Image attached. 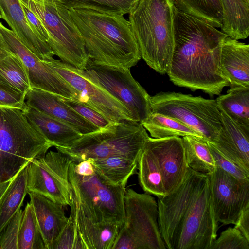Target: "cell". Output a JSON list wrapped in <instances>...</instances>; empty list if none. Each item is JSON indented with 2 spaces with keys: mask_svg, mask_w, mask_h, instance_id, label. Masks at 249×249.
<instances>
[{
  "mask_svg": "<svg viewBox=\"0 0 249 249\" xmlns=\"http://www.w3.org/2000/svg\"><path fill=\"white\" fill-rule=\"evenodd\" d=\"M160 231L166 249H209L217 237L215 216L207 175L190 168L181 184L158 197Z\"/></svg>",
  "mask_w": 249,
  "mask_h": 249,
  "instance_id": "cell-1",
  "label": "cell"
},
{
  "mask_svg": "<svg viewBox=\"0 0 249 249\" xmlns=\"http://www.w3.org/2000/svg\"><path fill=\"white\" fill-rule=\"evenodd\" d=\"M174 46L167 73L175 85L201 90L211 97L229 86L220 67L222 43L228 36L191 15L174 9Z\"/></svg>",
  "mask_w": 249,
  "mask_h": 249,
  "instance_id": "cell-2",
  "label": "cell"
},
{
  "mask_svg": "<svg viewBox=\"0 0 249 249\" xmlns=\"http://www.w3.org/2000/svg\"><path fill=\"white\" fill-rule=\"evenodd\" d=\"M70 15L83 38L90 61L130 68L141 58L128 20L123 15L71 8Z\"/></svg>",
  "mask_w": 249,
  "mask_h": 249,
  "instance_id": "cell-3",
  "label": "cell"
},
{
  "mask_svg": "<svg viewBox=\"0 0 249 249\" xmlns=\"http://www.w3.org/2000/svg\"><path fill=\"white\" fill-rule=\"evenodd\" d=\"M174 9L171 0H138L128 14L141 58L162 75L169 70L174 50Z\"/></svg>",
  "mask_w": 249,
  "mask_h": 249,
  "instance_id": "cell-4",
  "label": "cell"
},
{
  "mask_svg": "<svg viewBox=\"0 0 249 249\" xmlns=\"http://www.w3.org/2000/svg\"><path fill=\"white\" fill-rule=\"evenodd\" d=\"M53 146L23 110L0 107V181L11 179Z\"/></svg>",
  "mask_w": 249,
  "mask_h": 249,
  "instance_id": "cell-5",
  "label": "cell"
},
{
  "mask_svg": "<svg viewBox=\"0 0 249 249\" xmlns=\"http://www.w3.org/2000/svg\"><path fill=\"white\" fill-rule=\"evenodd\" d=\"M69 179L73 196L85 216L95 222L122 226L126 186L109 183L89 159L70 165Z\"/></svg>",
  "mask_w": 249,
  "mask_h": 249,
  "instance_id": "cell-6",
  "label": "cell"
},
{
  "mask_svg": "<svg viewBox=\"0 0 249 249\" xmlns=\"http://www.w3.org/2000/svg\"><path fill=\"white\" fill-rule=\"evenodd\" d=\"M149 137L140 122L124 121L82 135L68 148H55L73 162L116 156L139 160Z\"/></svg>",
  "mask_w": 249,
  "mask_h": 249,
  "instance_id": "cell-7",
  "label": "cell"
},
{
  "mask_svg": "<svg viewBox=\"0 0 249 249\" xmlns=\"http://www.w3.org/2000/svg\"><path fill=\"white\" fill-rule=\"evenodd\" d=\"M46 30L47 43L61 61L84 70L89 60L81 34L69 9L59 0H18Z\"/></svg>",
  "mask_w": 249,
  "mask_h": 249,
  "instance_id": "cell-8",
  "label": "cell"
},
{
  "mask_svg": "<svg viewBox=\"0 0 249 249\" xmlns=\"http://www.w3.org/2000/svg\"><path fill=\"white\" fill-rule=\"evenodd\" d=\"M124 217L112 249H166L158 222V203L148 193L125 190Z\"/></svg>",
  "mask_w": 249,
  "mask_h": 249,
  "instance_id": "cell-9",
  "label": "cell"
},
{
  "mask_svg": "<svg viewBox=\"0 0 249 249\" xmlns=\"http://www.w3.org/2000/svg\"><path fill=\"white\" fill-rule=\"evenodd\" d=\"M152 113L175 119L213 142L222 128V117L216 100L175 92H160L151 96Z\"/></svg>",
  "mask_w": 249,
  "mask_h": 249,
  "instance_id": "cell-10",
  "label": "cell"
},
{
  "mask_svg": "<svg viewBox=\"0 0 249 249\" xmlns=\"http://www.w3.org/2000/svg\"><path fill=\"white\" fill-rule=\"evenodd\" d=\"M42 61L74 89L77 94L76 101L93 109L110 122H139L125 105L92 82L83 70L54 58Z\"/></svg>",
  "mask_w": 249,
  "mask_h": 249,
  "instance_id": "cell-11",
  "label": "cell"
},
{
  "mask_svg": "<svg viewBox=\"0 0 249 249\" xmlns=\"http://www.w3.org/2000/svg\"><path fill=\"white\" fill-rule=\"evenodd\" d=\"M83 71L92 82L125 105L139 122L151 113V96L133 77L129 68L89 60Z\"/></svg>",
  "mask_w": 249,
  "mask_h": 249,
  "instance_id": "cell-12",
  "label": "cell"
},
{
  "mask_svg": "<svg viewBox=\"0 0 249 249\" xmlns=\"http://www.w3.org/2000/svg\"><path fill=\"white\" fill-rule=\"evenodd\" d=\"M71 160L66 155L50 150L28 165V192L42 195L64 207L70 206L73 194L69 179Z\"/></svg>",
  "mask_w": 249,
  "mask_h": 249,
  "instance_id": "cell-13",
  "label": "cell"
},
{
  "mask_svg": "<svg viewBox=\"0 0 249 249\" xmlns=\"http://www.w3.org/2000/svg\"><path fill=\"white\" fill-rule=\"evenodd\" d=\"M0 46L16 54L24 65L31 88L47 91L77 100L76 91L53 69L45 64L0 21Z\"/></svg>",
  "mask_w": 249,
  "mask_h": 249,
  "instance_id": "cell-14",
  "label": "cell"
},
{
  "mask_svg": "<svg viewBox=\"0 0 249 249\" xmlns=\"http://www.w3.org/2000/svg\"><path fill=\"white\" fill-rule=\"evenodd\" d=\"M207 175L217 219L224 225H234L249 205V182L238 179L218 166Z\"/></svg>",
  "mask_w": 249,
  "mask_h": 249,
  "instance_id": "cell-15",
  "label": "cell"
},
{
  "mask_svg": "<svg viewBox=\"0 0 249 249\" xmlns=\"http://www.w3.org/2000/svg\"><path fill=\"white\" fill-rule=\"evenodd\" d=\"M145 146L156 160L162 175L166 194L173 192L183 182L190 169L182 138L149 137Z\"/></svg>",
  "mask_w": 249,
  "mask_h": 249,
  "instance_id": "cell-16",
  "label": "cell"
},
{
  "mask_svg": "<svg viewBox=\"0 0 249 249\" xmlns=\"http://www.w3.org/2000/svg\"><path fill=\"white\" fill-rule=\"evenodd\" d=\"M220 112L222 128L216 139L211 142L226 158L249 173V126Z\"/></svg>",
  "mask_w": 249,
  "mask_h": 249,
  "instance_id": "cell-17",
  "label": "cell"
},
{
  "mask_svg": "<svg viewBox=\"0 0 249 249\" xmlns=\"http://www.w3.org/2000/svg\"><path fill=\"white\" fill-rule=\"evenodd\" d=\"M25 101L28 107L68 123L82 135L99 129L62 101L59 95L52 92L30 88L25 94Z\"/></svg>",
  "mask_w": 249,
  "mask_h": 249,
  "instance_id": "cell-18",
  "label": "cell"
},
{
  "mask_svg": "<svg viewBox=\"0 0 249 249\" xmlns=\"http://www.w3.org/2000/svg\"><path fill=\"white\" fill-rule=\"evenodd\" d=\"M1 18L5 21L21 42L42 61L55 55L48 44L32 30L18 0H0Z\"/></svg>",
  "mask_w": 249,
  "mask_h": 249,
  "instance_id": "cell-19",
  "label": "cell"
},
{
  "mask_svg": "<svg viewBox=\"0 0 249 249\" xmlns=\"http://www.w3.org/2000/svg\"><path fill=\"white\" fill-rule=\"evenodd\" d=\"M220 67L230 88L249 87V45L227 37L222 45Z\"/></svg>",
  "mask_w": 249,
  "mask_h": 249,
  "instance_id": "cell-20",
  "label": "cell"
},
{
  "mask_svg": "<svg viewBox=\"0 0 249 249\" xmlns=\"http://www.w3.org/2000/svg\"><path fill=\"white\" fill-rule=\"evenodd\" d=\"M28 194L46 249H53L68 221L64 206L40 194L34 192Z\"/></svg>",
  "mask_w": 249,
  "mask_h": 249,
  "instance_id": "cell-21",
  "label": "cell"
},
{
  "mask_svg": "<svg viewBox=\"0 0 249 249\" xmlns=\"http://www.w3.org/2000/svg\"><path fill=\"white\" fill-rule=\"evenodd\" d=\"M27 119L55 147L68 148L82 134L74 127L39 110L28 107Z\"/></svg>",
  "mask_w": 249,
  "mask_h": 249,
  "instance_id": "cell-22",
  "label": "cell"
},
{
  "mask_svg": "<svg viewBox=\"0 0 249 249\" xmlns=\"http://www.w3.org/2000/svg\"><path fill=\"white\" fill-rule=\"evenodd\" d=\"M76 216L79 233L85 249H112L121 225L92 221L84 214L76 200Z\"/></svg>",
  "mask_w": 249,
  "mask_h": 249,
  "instance_id": "cell-23",
  "label": "cell"
},
{
  "mask_svg": "<svg viewBox=\"0 0 249 249\" xmlns=\"http://www.w3.org/2000/svg\"><path fill=\"white\" fill-rule=\"evenodd\" d=\"M220 1L222 9L221 30L231 38H247L249 35V0Z\"/></svg>",
  "mask_w": 249,
  "mask_h": 249,
  "instance_id": "cell-24",
  "label": "cell"
},
{
  "mask_svg": "<svg viewBox=\"0 0 249 249\" xmlns=\"http://www.w3.org/2000/svg\"><path fill=\"white\" fill-rule=\"evenodd\" d=\"M89 160L107 181L116 186H126L129 178L136 173L139 161V160L124 156Z\"/></svg>",
  "mask_w": 249,
  "mask_h": 249,
  "instance_id": "cell-25",
  "label": "cell"
},
{
  "mask_svg": "<svg viewBox=\"0 0 249 249\" xmlns=\"http://www.w3.org/2000/svg\"><path fill=\"white\" fill-rule=\"evenodd\" d=\"M216 100L220 110L237 123L249 126V87L230 88Z\"/></svg>",
  "mask_w": 249,
  "mask_h": 249,
  "instance_id": "cell-26",
  "label": "cell"
},
{
  "mask_svg": "<svg viewBox=\"0 0 249 249\" xmlns=\"http://www.w3.org/2000/svg\"><path fill=\"white\" fill-rule=\"evenodd\" d=\"M17 174L0 205V234L18 209L28 193V165Z\"/></svg>",
  "mask_w": 249,
  "mask_h": 249,
  "instance_id": "cell-27",
  "label": "cell"
},
{
  "mask_svg": "<svg viewBox=\"0 0 249 249\" xmlns=\"http://www.w3.org/2000/svg\"><path fill=\"white\" fill-rule=\"evenodd\" d=\"M152 138L192 136L204 140L193 129L172 117L152 113L140 122Z\"/></svg>",
  "mask_w": 249,
  "mask_h": 249,
  "instance_id": "cell-28",
  "label": "cell"
},
{
  "mask_svg": "<svg viewBox=\"0 0 249 249\" xmlns=\"http://www.w3.org/2000/svg\"><path fill=\"white\" fill-rule=\"evenodd\" d=\"M138 169L139 182L145 193L157 197L166 195L160 170L154 156L145 144L139 158Z\"/></svg>",
  "mask_w": 249,
  "mask_h": 249,
  "instance_id": "cell-29",
  "label": "cell"
},
{
  "mask_svg": "<svg viewBox=\"0 0 249 249\" xmlns=\"http://www.w3.org/2000/svg\"><path fill=\"white\" fill-rule=\"evenodd\" d=\"M0 81L25 94L31 88L26 69L21 59L5 50L0 54Z\"/></svg>",
  "mask_w": 249,
  "mask_h": 249,
  "instance_id": "cell-30",
  "label": "cell"
},
{
  "mask_svg": "<svg viewBox=\"0 0 249 249\" xmlns=\"http://www.w3.org/2000/svg\"><path fill=\"white\" fill-rule=\"evenodd\" d=\"M179 11L194 16L217 28L222 25L220 0H171Z\"/></svg>",
  "mask_w": 249,
  "mask_h": 249,
  "instance_id": "cell-31",
  "label": "cell"
},
{
  "mask_svg": "<svg viewBox=\"0 0 249 249\" xmlns=\"http://www.w3.org/2000/svg\"><path fill=\"white\" fill-rule=\"evenodd\" d=\"M182 138L189 167L206 175L214 171L217 165L206 141L190 136Z\"/></svg>",
  "mask_w": 249,
  "mask_h": 249,
  "instance_id": "cell-32",
  "label": "cell"
},
{
  "mask_svg": "<svg viewBox=\"0 0 249 249\" xmlns=\"http://www.w3.org/2000/svg\"><path fill=\"white\" fill-rule=\"evenodd\" d=\"M18 249H46L31 204L28 202L23 211Z\"/></svg>",
  "mask_w": 249,
  "mask_h": 249,
  "instance_id": "cell-33",
  "label": "cell"
},
{
  "mask_svg": "<svg viewBox=\"0 0 249 249\" xmlns=\"http://www.w3.org/2000/svg\"><path fill=\"white\" fill-rule=\"evenodd\" d=\"M69 9H86L109 14H129L138 0H59Z\"/></svg>",
  "mask_w": 249,
  "mask_h": 249,
  "instance_id": "cell-34",
  "label": "cell"
},
{
  "mask_svg": "<svg viewBox=\"0 0 249 249\" xmlns=\"http://www.w3.org/2000/svg\"><path fill=\"white\" fill-rule=\"evenodd\" d=\"M68 221L56 239L53 249H85L80 237L76 221V200L73 196Z\"/></svg>",
  "mask_w": 249,
  "mask_h": 249,
  "instance_id": "cell-35",
  "label": "cell"
},
{
  "mask_svg": "<svg viewBox=\"0 0 249 249\" xmlns=\"http://www.w3.org/2000/svg\"><path fill=\"white\" fill-rule=\"evenodd\" d=\"M209 249H249V241L236 228L229 227L214 240Z\"/></svg>",
  "mask_w": 249,
  "mask_h": 249,
  "instance_id": "cell-36",
  "label": "cell"
},
{
  "mask_svg": "<svg viewBox=\"0 0 249 249\" xmlns=\"http://www.w3.org/2000/svg\"><path fill=\"white\" fill-rule=\"evenodd\" d=\"M23 211L16 213L0 234V249H18V239Z\"/></svg>",
  "mask_w": 249,
  "mask_h": 249,
  "instance_id": "cell-37",
  "label": "cell"
},
{
  "mask_svg": "<svg viewBox=\"0 0 249 249\" xmlns=\"http://www.w3.org/2000/svg\"><path fill=\"white\" fill-rule=\"evenodd\" d=\"M25 93L21 92L0 81V107H13L24 111L28 108Z\"/></svg>",
  "mask_w": 249,
  "mask_h": 249,
  "instance_id": "cell-38",
  "label": "cell"
},
{
  "mask_svg": "<svg viewBox=\"0 0 249 249\" xmlns=\"http://www.w3.org/2000/svg\"><path fill=\"white\" fill-rule=\"evenodd\" d=\"M206 142L217 166L238 179L249 182V173L223 156L211 142Z\"/></svg>",
  "mask_w": 249,
  "mask_h": 249,
  "instance_id": "cell-39",
  "label": "cell"
},
{
  "mask_svg": "<svg viewBox=\"0 0 249 249\" xmlns=\"http://www.w3.org/2000/svg\"><path fill=\"white\" fill-rule=\"evenodd\" d=\"M59 97L62 101L99 128H104L113 123L93 109L82 103L71 99L64 98L60 96Z\"/></svg>",
  "mask_w": 249,
  "mask_h": 249,
  "instance_id": "cell-40",
  "label": "cell"
},
{
  "mask_svg": "<svg viewBox=\"0 0 249 249\" xmlns=\"http://www.w3.org/2000/svg\"><path fill=\"white\" fill-rule=\"evenodd\" d=\"M20 4L22 7L26 20L33 32L41 39L47 43L49 36L43 24L30 9L23 4L21 3Z\"/></svg>",
  "mask_w": 249,
  "mask_h": 249,
  "instance_id": "cell-41",
  "label": "cell"
},
{
  "mask_svg": "<svg viewBox=\"0 0 249 249\" xmlns=\"http://www.w3.org/2000/svg\"><path fill=\"white\" fill-rule=\"evenodd\" d=\"M234 225L249 241V205L242 211Z\"/></svg>",
  "mask_w": 249,
  "mask_h": 249,
  "instance_id": "cell-42",
  "label": "cell"
},
{
  "mask_svg": "<svg viewBox=\"0 0 249 249\" xmlns=\"http://www.w3.org/2000/svg\"><path fill=\"white\" fill-rule=\"evenodd\" d=\"M16 176L10 180L0 181V205Z\"/></svg>",
  "mask_w": 249,
  "mask_h": 249,
  "instance_id": "cell-43",
  "label": "cell"
},
{
  "mask_svg": "<svg viewBox=\"0 0 249 249\" xmlns=\"http://www.w3.org/2000/svg\"><path fill=\"white\" fill-rule=\"evenodd\" d=\"M5 51V50L2 49L0 46V54H2V53H3Z\"/></svg>",
  "mask_w": 249,
  "mask_h": 249,
  "instance_id": "cell-44",
  "label": "cell"
},
{
  "mask_svg": "<svg viewBox=\"0 0 249 249\" xmlns=\"http://www.w3.org/2000/svg\"><path fill=\"white\" fill-rule=\"evenodd\" d=\"M1 16H2L1 11L0 7V18H1Z\"/></svg>",
  "mask_w": 249,
  "mask_h": 249,
  "instance_id": "cell-45",
  "label": "cell"
}]
</instances>
